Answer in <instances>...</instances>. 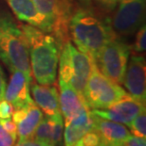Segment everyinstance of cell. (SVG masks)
Instances as JSON below:
<instances>
[{"mask_svg": "<svg viewBox=\"0 0 146 146\" xmlns=\"http://www.w3.org/2000/svg\"><path fill=\"white\" fill-rule=\"evenodd\" d=\"M67 30L75 47L96 60L108 42L118 37L108 18L97 14L94 9L79 8L71 13Z\"/></svg>", "mask_w": 146, "mask_h": 146, "instance_id": "1", "label": "cell"}, {"mask_svg": "<svg viewBox=\"0 0 146 146\" xmlns=\"http://www.w3.org/2000/svg\"><path fill=\"white\" fill-rule=\"evenodd\" d=\"M20 27L27 41L32 74L38 84L52 85L56 81L62 44L52 34L30 25Z\"/></svg>", "mask_w": 146, "mask_h": 146, "instance_id": "2", "label": "cell"}, {"mask_svg": "<svg viewBox=\"0 0 146 146\" xmlns=\"http://www.w3.org/2000/svg\"><path fill=\"white\" fill-rule=\"evenodd\" d=\"M0 60L11 72L21 71L32 79L23 30L13 17L6 11H0Z\"/></svg>", "mask_w": 146, "mask_h": 146, "instance_id": "3", "label": "cell"}, {"mask_svg": "<svg viewBox=\"0 0 146 146\" xmlns=\"http://www.w3.org/2000/svg\"><path fill=\"white\" fill-rule=\"evenodd\" d=\"M95 63L92 58L78 50L70 41H66L59 58V80L83 96L86 82Z\"/></svg>", "mask_w": 146, "mask_h": 146, "instance_id": "4", "label": "cell"}, {"mask_svg": "<svg viewBox=\"0 0 146 146\" xmlns=\"http://www.w3.org/2000/svg\"><path fill=\"white\" fill-rule=\"evenodd\" d=\"M126 94L125 90L120 84L104 76L96 63L94 64L83 92V98L89 108L104 110Z\"/></svg>", "mask_w": 146, "mask_h": 146, "instance_id": "5", "label": "cell"}, {"mask_svg": "<svg viewBox=\"0 0 146 146\" xmlns=\"http://www.w3.org/2000/svg\"><path fill=\"white\" fill-rule=\"evenodd\" d=\"M131 46L116 37L108 42L99 53L96 65L100 72L117 84H122L128 63Z\"/></svg>", "mask_w": 146, "mask_h": 146, "instance_id": "6", "label": "cell"}, {"mask_svg": "<svg viewBox=\"0 0 146 146\" xmlns=\"http://www.w3.org/2000/svg\"><path fill=\"white\" fill-rule=\"evenodd\" d=\"M146 0H120L108 18L118 37L130 36L144 24Z\"/></svg>", "mask_w": 146, "mask_h": 146, "instance_id": "7", "label": "cell"}, {"mask_svg": "<svg viewBox=\"0 0 146 146\" xmlns=\"http://www.w3.org/2000/svg\"><path fill=\"white\" fill-rule=\"evenodd\" d=\"M92 114L128 126L139 113L145 111V104L127 94L104 110H92Z\"/></svg>", "mask_w": 146, "mask_h": 146, "instance_id": "8", "label": "cell"}, {"mask_svg": "<svg viewBox=\"0 0 146 146\" xmlns=\"http://www.w3.org/2000/svg\"><path fill=\"white\" fill-rule=\"evenodd\" d=\"M146 64L141 55H131L124 74L122 84L132 97L145 104L146 101Z\"/></svg>", "mask_w": 146, "mask_h": 146, "instance_id": "9", "label": "cell"}, {"mask_svg": "<svg viewBox=\"0 0 146 146\" xmlns=\"http://www.w3.org/2000/svg\"><path fill=\"white\" fill-rule=\"evenodd\" d=\"M16 18L21 22L36 27L45 33L54 35L55 27L38 11L32 0H5Z\"/></svg>", "mask_w": 146, "mask_h": 146, "instance_id": "10", "label": "cell"}, {"mask_svg": "<svg viewBox=\"0 0 146 146\" xmlns=\"http://www.w3.org/2000/svg\"><path fill=\"white\" fill-rule=\"evenodd\" d=\"M12 121L16 125L19 141L33 139L34 132L43 119V112L32 100L25 107L13 110Z\"/></svg>", "mask_w": 146, "mask_h": 146, "instance_id": "11", "label": "cell"}, {"mask_svg": "<svg viewBox=\"0 0 146 146\" xmlns=\"http://www.w3.org/2000/svg\"><path fill=\"white\" fill-rule=\"evenodd\" d=\"M10 81L6 86L4 99L10 103L13 110H18L32 101L30 94V85L32 78L28 77L21 71L11 72Z\"/></svg>", "mask_w": 146, "mask_h": 146, "instance_id": "12", "label": "cell"}, {"mask_svg": "<svg viewBox=\"0 0 146 146\" xmlns=\"http://www.w3.org/2000/svg\"><path fill=\"white\" fill-rule=\"evenodd\" d=\"M92 118L94 130L100 135L105 146H123L131 136L130 131L122 123L104 119L94 114H92Z\"/></svg>", "mask_w": 146, "mask_h": 146, "instance_id": "13", "label": "cell"}, {"mask_svg": "<svg viewBox=\"0 0 146 146\" xmlns=\"http://www.w3.org/2000/svg\"><path fill=\"white\" fill-rule=\"evenodd\" d=\"M38 11L53 23L55 27V38L62 44L67 31L69 17L61 0H32Z\"/></svg>", "mask_w": 146, "mask_h": 146, "instance_id": "14", "label": "cell"}, {"mask_svg": "<svg viewBox=\"0 0 146 146\" xmlns=\"http://www.w3.org/2000/svg\"><path fill=\"white\" fill-rule=\"evenodd\" d=\"M59 87H60V95H59L60 111L62 116L64 117L65 123L69 122L71 119L83 112V110L89 108L83 96L78 94L69 85L59 80Z\"/></svg>", "mask_w": 146, "mask_h": 146, "instance_id": "15", "label": "cell"}, {"mask_svg": "<svg viewBox=\"0 0 146 146\" xmlns=\"http://www.w3.org/2000/svg\"><path fill=\"white\" fill-rule=\"evenodd\" d=\"M30 91L34 103L46 116L50 117L61 113L59 92L55 86L34 83L32 85Z\"/></svg>", "mask_w": 146, "mask_h": 146, "instance_id": "16", "label": "cell"}, {"mask_svg": "<svg viewBox=\"0 0 146 146\" xmlns=\"http://www.w3.org/2000/svg\"><path fill=\"white\" fill-rule=\"evenodd\" d=\"M93 129H94L93 118L88 108L71 119L69 122L65 123L63 134L65 146H74L83 135Z\"/></svg>", "mask_w": 146, "mask_h": 146, "instance_id": "17", "label": "cell"}, {"mask_svg": "<svg viewBox=\"0 0 146 146\" xmlns=\"http://www.w3.org/2000/svg\"><path fill=\"white\" fill-rule=\"evenodd\" d=\"M33 139L41 143L43 146H52L51 144V131H50V123L48 117L43 118L36 127L33 135Z\"/></svg>", "mask_w": 146, "mask_h": 146, "instance_id": "18", "label": "cell"}, {"mask_svg": "<svg viewBox=\"0 0 146 146\" xmlns=\"http://www.w3.org/2000/svg\"><path fill=\"white\" fill-rule=\"evenodd\" d=\"M50 123L51 131V144L52 146H57L62 142L64 134V120L62 114H57L54 116L48 117Z\"/></svg>", "mask_w": 146, "mask_h": 146, "instance_id": "19", "label": "cell"}, {"mask_svg": "<svg viewBox=\"0 0 146 146\" xmlns=\"http://www.w3.org/2000/svg\"><path fill=\"white\" fill-rule=\"evenodd\" d=\"M131 135L139 138H146V114L145 111L139 113L128 125Z\"/></svg>", "mask_w": 146, "mask_h": 146, "instance_id": "20", "label": "cell"}, {"mask_svg": "<svg viewBox=\"0 0 146 146\" xmlns=\"http://www.w3.org/2000/svg\"><path fill=\"white\" fill-rule=\"evenodd\" d=\"M102 144L100 135L94 129L83 135L74 146H99Z\"/></svg>", "mask_w": 146, "mask_h": 146, "instance_id": "21", "label": "cell"}, {"mask_svg": "<svg viewBox=\"0 0 146 146\" xmlns=\"http://www.w3.org/2000/svg\"><path fill=\"white\" fill-rule=\"evenodd\" d=\"M145 37H146V27L145 23L137 30L136 38L134 44L132 46V49L136 53H143L145 51Z\"/></svg>", "mask_w": 146, "mask_h": 146, "instance_id": "22", "label": "cell"}, {"mask_svg": "<svg viewBox=\"0 0 146 146\" xmlns=\"http://www.w3.org/2000/svg\"><path fill=\"white\" fill-rule=\"evenodd\" d=\"M119 1L120 0H93V6L95 5L102 13L108 14L114 11Z\"/></svg>", "mask_w": 146, "mask_h": 146, "instance_id": "23", "label": "cell"}, {"mask_svg": "<svg viewBox=\"0 0 146 146\" xmlns=\"http://www.w3.org/2000/svg\"><path fill=\"white\" fill-rule=\"evenodd\" d=\"M17 136L8 132L0 123V146H13Z\"/></svg>", "mask_w": 146, "mask_h": 146, "instance_id": "24", "label": "cell"}, {"mask_svg": "<svg viewBox=\"0 0 146 146\" xmlns=\"http://www.w3.org/2000/svg\"><path fill=\"white\" fill-rule=\"evenodd\" d=\"M13 108L7 100L3 99L0 101V119H9L11 118Z\"/></svg>", "mask_w": 146, "mask_h": 146, "instance_id": "25", "label": "cell"}, {"mask_svg": "<svg viewBox=\"0 0 146 146\" xmlns=\"http://www.w3.org/2000/svg\"><path fill=\"white\" fill-rule=\"evenodd\" d=\"M0 123L2 125V126L7 130L8 132H10L11 134L17 136V130H16V125L14 123V122L12 121L11 118L9 119H0Z\"/></svg>", "mask_w": 146, "mask_h": 146, "instance_id": "26", "label": "cell"}, {"mask_svg": "<svg viewBox=\"0 0 146 146\" xmlns=\"http://www.w3.org/2000/svg\"><path fill=\"white\" fill-rule=\"evenodd\" d=\"M123 146H146L145 138H139L131 135Z\"/></svg>", "mask_w": 146, "mask_h": 146, "instance_id": "27", "label": "cell"}, {"mask_svg": "<svg viewBox=\"0 0 146 146\" xmlns=\"http://www.w3.org/2000/svg\"><path fill=\"white\" fill-rule=\"evenodd\" d=\"M6 86H7V82H6L5 73H4V71H3L2 67L0 66V101L4 99Z\"/></svg>", "mask_w": 146, "mask_h": 146, "instance_id": "28", "label": "cell"}, {"mask_svg": "<svg viewBox=\"0 0 146 146\" xmlns=\"http://www.w3.org/2000/svg\"><path fill=\"white\" fill-rule=\"evenodd\" d=\"M13 146H43L41 143L37 142L36 141H34L33 139H25V141H18L17 144H15Z\"/></svg>", "mask_w": 146, "mask_h": 146, "instance_id": "29", "label": "cell"}, {"mask_svg": "<svg viewBox=\"0 0 146 146\" xmlns=\"http://www.w3.org/2000/svg\"><path fill=\"white\" fill-rule=\"evenodd\" d=\"M61 1H62V3H63L67 14L68 15V17H70L71 13L73 12V2H74V0H61Z\"/></svg>", "mask_w": 146, "mask_h": 146, "instance_id": "30", "label": "cell"}, {"mask_svg": "<svg viewBox=\"0 0 146 146\" xmlns=\"http://www.w3.org/2000/svg\"><path fill=\"white\" fill-rule=\"evenodd\" d=\"M78 3L80 8L83 9H94L93 6V0H76Z\"/></svg>", "mask_w": 146, "mask_h": 146, "instance_id": "31", "label": "cell"}, {"mask_svg": "<svg viewBox=\"0 0 146 146\" xmlns=\"http://www.w3.org/2000/svg\"><path fill=\"white\" fill-rule=\"evenodd\" d=\"M99 146H105V145H104V143H102V144H101V145H99Z\"/></svg>", "mask_w": 146, "mask_h": 146, "instance_id": "32", "label": "cell"}]
</instances>
